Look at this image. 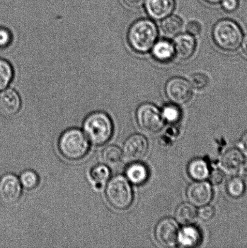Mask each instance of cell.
Masks as SVG:
<instances>
[{"instance_id":"6","label":"cell","mask_w":247,"mask_h":248,"mask_svg":"<svg viewBox=\"0 0 247 248\" xmlns=\"http://www.w3.org/2000/svg\"><path fill=\"white\" fill-rule=\"evenodd\" d=\"M136 120L140 129L147 134L159 132L164 125L161 111L152 104H144L139 107Z\"/></svg>"},{"instance_id":"13","label":"cell","mask_w":247,"mask_h":248,"mask_svg":"<svg viewBox=\"0 0 247 248\" xmlns=\"http://www.w3.org/2000/svg\"><path fill=\"white\" fill-rule=\"evenodd\" d=\"M145 3L147 14L156 20L171 16L175 7V0H145Z\"/></svg>"},{"instance_id":"35","label":"cell","mask_w":247,"mask_h":248,"mask_svg":"<svg viewBox=\"0 0 247 248\" xmlns=\"http://www.w3.org/2000/svg\"><path fill=\"white\" fill-rule=\"evenodd\" d=\"M238 145L242 153L247 157V131L242 136Z\"/></svg>"},{"instance_id":"11","label":"cell","mask_w":247,"mask_h":248,"mask_svg":"<svg viewBox=\"0 0 247 248\" xmlns=\"http://www.w3.org/2000/svg\"><path fill=\"white\" fill-rule=\"evenodd\" d=\"M187 197L190 203L195 206L208 205L213 198V191L209 182L203 181L193 182L189 186Z\"/></svg>"},{"instance_id":"10","label":"cell","mask_w":247,"mask_h":248,"mask_svg":"<svg viewBox=\"0 0 247 248\" xmlns=\"http://www.w3.org/2000/svg\"><path fill=\"white\" fill-rule=\"evenodd\" d=\"M148 142L145 136L136 134L127 139L123 145V156L129 161H138L146 155Z\"/></svg>"},{"instance_id":"9","label":"cell","mask_w":247,"mask_h":248,"mask_svg":"<svg viewBox=\"0 0 247 248\" xmlns=\"http://www.w3.org/2000/svg\"><path fill=\"white\" fill-rule=\"evenodd\" d=\"M179 232L176 221L171 218H164L156 226L155 235L162 246L171 248L175 247L178 243Z\"/></svg>"},{"instance_id":"26","label":"cell","mask_w":247,"mask_h":248,"mask_svg":"<svg viewBox=\"0 0 247 248\" xmlns=\"http://www.w3.org/2000/svg\"><path fill=\"white\" fill-rule=\"evenodd\" d=\"M161 113L163 120L171 124L178 123L182 116L180 108L175 104L164 106Z\"/></svg>"},{"instance_id":"34","label":"cell","mask_w":247,"mask_h":248,"mask_svg":"<svg viewBox=\"0 0 247 248\" xmlns=\"http://www.w3.org/2000/svg\"><path fill=\"white\" fill-rule=\"evenodd\" d=\"M124 3L131 9H139L144 6L145 0H123Z\"/></svg>"},{"instance_id":"19","label":"cell","mask_w":247,"mask_h":248,"mask_svg":"<svg viewBox=\"0 0 247 248\" xmlns=\"http://www.w3.org/2000/svg\"><path fill=\"white\" fill-rule=\"evenodd\" d=\"M197 209L192 203L181 204L176 209L175 212L176 221L185 225L192 224L197 219Z\"/></svg>"},{"instance_id":"20","label":"cell","mask_w":247,"mask_h":248,"mask_svg":"<svg viewBox=\"0 0 247 248\" xmlns=\"http://www.w3.org/2000/svg\"><path fill=\"white\" fill-rule=\"evenodd\" d=\"M188 171L191 178L197 181H204L210 174L209 166L202 159L192 160L189 164Z\"/></svg>"},{"instance_id":"12","label":"cell","mask_w":247,"mask_h":248,"mask_svg":"<svg viewBox=\"0 0 247 248\" xmlns=\"http://www.w3.org/2000/svg\"><path fill=\"white\" fill-rule=\"evenodd\" d=\"M21 108V99L19 93L12 89L0 92V112L11 117L19 112Z\"/></svg>"},{"instance_id":"4","label":"cell","mask_w":247,"mask_h":248,"mask_svg":"<svg viewBox=\"0 0 247 248\" xmlns=\"http://www.w3.org/2000/svg\"><path fill=\"white\" fill-rule=\"evenodd\" d=\"M215 45L226 52H234L243 41V34L240 26L231 19H225L217 22L212 31Z\"/></svg>"},{"instance_id":"33","label":"cell","mask_w":247,"mask_h":248,"mask_svg":"<svg viewBox=\"0 0 247 248\" xmlns=\"http://www.w3.org/2000/svg\"><path fill=\"white\" fill-rule=\"evenodd\" d=\"M221 5L224 11L232 13L238 9L239 2L238 0H222Z\"/></svg>"},{"instance_id":"36","label":"cell","mask_w":247,"mask_h":248,"mask_svg":"<svg viewBox=\"0 0 247 248\" xmlns=\"http://www.w3.org/2000/svg\"><path fill=\"white\" fill-rule=\"evenodd\" d=\"M239 172L242 179L247 180V162L243 163Z\"/></svg>"},{"instance_id":"17","label":"cell","mask_w":247,"mask_h":248,"mask_svg":"<svg viewBox=\"0 0 247 248\" xmlns=\"http://www.w3.org/2000/svg\"><path fill=\"white\" fill-rule=\"evenodd\" d=\"M202 235L198 228L191 225H185L180 230L178 243L186 247L197 246L202 242Z\"/></svg>"},{"instance_id":"21","label":"cell","mask_w":247,"mask_h":248,"mask_svg":"<svg viewBox=\"0 0 247 248\" xmlns=\"http://www.w3.org/2000/svg\"><path fill=\"white\" fill-rule=\"evenodd\" d=\"M183 23L182 19L176 16H169L163 19L161 24V28L164 33L167 36H177L182 31Z\"/></svg>"},{"instance_id":"5","label":"cell","mask_w":247,"mask_h":248,"mask_svg":"<svg viewBox=\"0 0 247 248\" xmlns=\"http://www.w3.org/2000/svg\"><path fill=\"white\" fill-rule=\"evenodd\" d=\"M106 196L110 205L117 210L129 208L132 202L133 193L128 180L122 176L113 177L106 186Z\"/></svg>"},{"instance_id":"28","label":"cell","mask_w":247,"mask_h":248,"mask_svg":"<svg viewBox=\"0 0 247 248\" xmlns=\"http://www.w3.org/2000/svg\"><path fill=\"white\" fill-rule=\"evenodd\" d=\"M209 79L207 75L202 73H196L190 78V83L197 89H203L209 84Z\"/></svg>"},{"instance_id":"27","label":"cell","mask_w":247,"mask_h":248,"mask_svg":"<svg viewBox=\"0 0 247 248\" xmlns=\"http://www.w3.org/2000/svg\"><path fill=\"white\" fill-rule=\"evenodd\" d=\"M19 179L22 186L28 189H35L40 182L38 175L32 170H26L22 172Z\"/></svg>"},{"instance_id":"38","label":"cell","mask_w":247,"mask_h":248,"mask_svg":"<svg viewBox=\"0 0 247 248\" xmlns=\"http://www.w3.org/2000/svg\"><path fill=\"white\" fill-rule=\"evenodd\" d=\"M204 1L208 2V3L215 4L221 2L222 0H204Z\"/></svg>"},{"instance_id":"29","label":"cell","mask_w":247,"mask_h":248,"mask_svg":"<svg viewBox=\"0 0 247 248\" xmlns=\"http://www.w3.org/2000/svg\"><path fill=\"white\" fill-rule=\"evenodd\" d=\"M13 40V36L8 29L0 27V49L8 47Z\"/></svg>"},{"instance_id":"23","label":"cell","mask_w":247,"mask_h":248,"mask_svg":"<svg viewBox=\"0 0 247 248\" xmlns=\"http://www.w3.org/2000/svg\"><path fill=\"white\" fill-rule=\"evenodd\" d=\"M122 151L116 145H110L103 150L102 159L109 166H117L122 161Z\"/></svg>"},{"instance_id":"15","label":"cell","mask_w":247,"mask_h":248,"mask_svg":"<svg viewBox=\"0 0 247 248\" xmlns=\"http://www.w3.org/2000/svg\"><path fill=\"white\" fill-rule=\"evenodd\" d=\"M151 50L152 57L159 62H169L175 57L174 43L164 39L157 41Z\"/></svg>"},{"instance_id":"32","label":"cell","mask_w":247,"mask_h":248,"mask_svg":"<svg viewBox=\"0 0 247 248\" xmlns=\"http://www.w3.org/2000/svg\"><path fill=\"white\" fill-rule=\"evenodd\" d=\"M210 183L214 186H218L221 184L224 181V176L223 172L219 170H215L212 172H210L209 176Z\"/></svg>"},{"instance_id":"30","label":"cell","mask_w":247,"mask_h":248,"mask_svg":"<svg viewBox=\"0 0 247 248\" xmlns=\"http://www.w3.org/2000/svg\"><path fill=\"white\" fill-rule=\"evenodd\" d=\"M215 215V210L212 206L204 205L202 206L198 212V216L201 219L204 221L211 220Z\"/></svg>"},{"instance_id":"8","label":"cell","mask_w":247,"mask_h":248,"mask_svg":"<svg viewBox=\"0 0 247 248\" xmlns=\"http://www.w3.org/2000/svg\"><path fill=\"white\" fill-rule=\"evenodd\" d=\"M22 194V186L15 175L7 173L0 178V201L5 205L16 203Z\"/></svg>"},{"instance_id":"16","label":"cell","mask_w":247,"mask_h":248,"mask_svg":"<svg viewBox=\"0 0 247 248\" xmlns=\"http://www.w3.org/2000/svg\"><path fill=\"white\" fill-rule=\"evenodd\" d=\"M244 163L243 155L238 150L231 149L224 153L221 160V167L226 173L233 175L239 171Z\"/></svg>"},{"instance_id":"14","label":"cell","mask_w":247,"mask_h":248,"mask_svg":"<svg viewBox=\"0 0 247 248\" xmlns=\"http://www.w3.org/2000/svg\"><path fill=\"white\" fill-rule=\"evenodd\" d=\"M175 57L179 59L186 60L189 59L194 54L197 42L193 36L190 34H179L174 41Z\"/></svg>"},{"instance_id":"2","label":"cell","mask_w":247,"mask_h":248,"mask_svg":"<svg viewBox=\"0 0 247 248\" xmlns=\"http://www.w3.org/2000/svg\"><path fill=\"white\" fill-rule=\"evenodd\" d=\"M84 132L89 142L94 145H103L110 140L114 126L112 121L103 111L91 113L85 120Z\"/></svg>"},{"instance_id":"37","label":"cell","mask_w":247,"mask_h":248,"mask_svg":"<svg viewBox=\"0 0 247 248\" xmlns=\"http://www.w3.org/2000/svg\"><path fill=\"white\" fill-rule=\"evenodd\" d=\"M242 47H243V51L244 54H245L247 57V35L244 39Z\"/></svg>"},{"instance_id":"22","label":"cell","mask_w":247,"mask_h":248,"mask_svg":"<svg viewBox=\"0 0 247 248\" xmlns=\"http://www.w3.org/2000/svg\"><path fill=\"white\" fill-rule=\"evenodd\" d=\"M14 77V68L11 63L3 58H0V92L8 88Z\"/></svg>"},{"instance_id":"18","label":"cell","mask_w":247,"mask_h":248,"mask_svg":"<svg viewBox=\"0 0 247 248\" xmlns=\"http://www.w3.org/2000/svg\"><path fill=\"white\" fill-rule=\"evenodd\" d=\"M127 179L135 185H142L149 177V170L146 165L140 162H134L127 168L126 171Z\"/></svg>"},{"instance_id":"1","label":"cell","mask_w":247,"mask_h":248,"mask_svg":"<svg viewBox=\"0 0 247 248\" xmlns=\"http://www.w3.org/2000/svg\"><path fill=\"white\" fill-rule=\"evenodd\" d=\"M158 36V28L153 21L140 19L130 26L127 34L128 42L135 52L144 54L152 49Z\"/></svg>"},{"instance_id":"3","label":"cell","mask_w":247,"mask_h":248,"mask_svg":"<svg viewBox=\"0 0 247 248\" xmlns=\"http://www.w3.org/2000/svg\"><path fill=\"white\" fill-rule=\"evenodd\" d=\"M89 141L84 132L77 128H70L60 136L58 148L66 159L77 160L86 156L89 149Z\"/></svg>"},{"instance_id":"25","label":"cell","mask_w":247,"mask_h":248,"mask_svg":"<svg viewBox=\"0 0 247 248\" xmlns=\"http://www.w3.org/2000/svg\"><path fill=\"white\" fill-rule=\"evenodd\" d=\"M227 193L234 198H241L246 191L245 184L241 177H234L227 185Z\"/></svg>"},{"instance_id":"24","label":"cell","mask_w":247,"mask_h":248,"mask_svg":"<svg viewBox=\"0 0 247 248\" xmlns=\"http://www.w3.org/2000/svg\"><path fill=\"white\" fill-rule=\"evenodd\" d=\"M111 172L109 168L105 165H96L92 169L90 176L97 186H104L110 179Z\"/></svg>"},{"instance_id":"31","label":"cell","mask_w":247,"mask_h":248,"mask_svg":"<svg viewBox=\"0 0 247 248\" xmlns=\"http://www.w3.org/2000/svg\"><path fill=\"white\" fill-rule=\"evenodd\" d=\"M186 30L189 34L192 36L199 35L202 31V24L197 21H191L188 24Z\"/></svg>"},{"instance_id":"7","label":"cell","mask_w":247,"mask_h":248,"mask_svg":"<svg viewBox=\"0 0 247 248\" xmlns=\"http://www.w3.org/2000/svg\"><path fill=\"white\" fill-rule=\"evenodd\" d=\"M165 93L172 103L176 105H183L192 98V86L190 82L183 78H172L166 82Z\"/></svg>"}]
</instances>
